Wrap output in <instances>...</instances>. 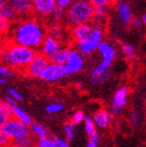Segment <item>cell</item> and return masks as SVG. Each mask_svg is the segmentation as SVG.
Listing matches in <instances>:
<instances>
[{
    "label": "cell",
    "mask_w": 146,
    "mask_h": 147,
    "mask_svg": "<svg viewBox=\"0 0 146 147\" xmlns=\"http://www.w3.org/2000/svg\"><path fill=\"white\" fill-rule=\"evenodd\" d=\"M11 26H12L11 23H9V22L0 18V34L9 32L10 29H11Z\"/></svg>",
    "instance_id": "35"
},
{
    "label": "cell",
    "mask_w": 146,
    "mask_h": 147,
    "mask_svg": "<svg viewBox=\"0 0 146 147\" xmlns=\"http://www.w3.org/2000/svg\"><path fill=\"white\" fill-rule=\"evenodd\" d=\"M6 94L8 97H10L11 99H14V100H16V102H22L23 101V95L20 93V92L18 91L16 89H14V88L12 87H8L6 89Z\"/></svg>",
    "instance_id": "31"
},
{
    "label": "cell",
    "mask_w": 146,
    "mask_h": 147,
    "mask_svg": "<svg viewBox=\"0 0 146 147\" xmlns=\"http://www.w3.org/2000/svg\"><path fill=\"white\" fill-rule=\"evenodd\" d=\"M140 122V115L138 111L136 110H133L132 113L130 115V123L132 125V127H137L138 124Z\"/></svg>",
    "instance_id": "36"
},
{
    "label": "cell",
    "mask_w": 146,
    "mask_h": 147,
    "mask_svg": "<svg viewBox=\"0 0 146 147\" xmlns=\"http://www.w3.org/2000/svg\"><path fill=\"white\" fill-rule=\"evenodd\" d=\"M85 67L84 56L81 54L76 48L71 47L69 51V56L66 63L64 64V69L66 76H72L82 71Z\"/></svg>",
    "instance_id": "7"
},
{
    "label": "cell",
    "mask_w": 146,
    "mask_h": 147,
    "mask_svg": "<svg viewBox=\"0 0 146 147\" xmlns=\"http://www.w3.org/2000/svg\"><path fill=\"white\" fill-rule=\"evenodd\" d=\"M92 30V25L86 24V25H79L75 27L70 28V38L72 41L76 44L81 43L85 39L88 38Z\"/></svg>",
    "instance_id": "14"
},
{
    "label": "cell",
    "mask_w": 146,
    "mask_h": 147,
    "mask_svg": "<svg viewBox=\"0 0 146 147\" xmlns=\"http://www.w3.org/2000/svg\"><path fill=\"white\" fill-rule=\"evenodd\" d=\"M143 26V23H142V20L141 18H134L132 21V24H131V27L135 30H138L140 28Z\"/></svg>",
    "instance_id": "40"
},
{
    "label": "cell",
    "mask_w": 146,
    "mask_h": 147,
    "mask_svg": "<svg viewBox=\"0 0 146 147\" xmlns=\"http://www.w3.org/2000/svg\"><path fill=\"white\" fill-rule=\"evenodd\" d=\"M5 84H6V80L0 78V85H5Z\"/></svg>",
    "instance_id": "44"
},
{
    "label": "cell",
    "mask_w": 146,
    "mask_h": 147,
    "mask_svg": "<svg viewBox=\"0 0 146 147\" xmlns=\"http://www.w3.org/2000/svg\"><path fill=\"white\" fill-rule=\"evenodd\" d=\"M8 147H36L35 145H20V144H16V143H11Z\"/></svg>",
    "instance_id": "41"
},
{
    "label": "cell",
    "mask_w": 146,
    "mask_h": 147,
    "mask_svg": "<svg viewBox=\"0 0 146 147\" xmlns=\"http://www.w3.org/2000/svg\"><path fill=\"white\" fill-rule=\"evenodd\" d=\"M122 51H123V54L125 55L126 57L128 58L131 61H134L136 60V48L135 46L132 45V44L126 43L122 45Z\"/></svg>",
    "instance_id": "26"
},
{
    "label": "cell",
    "mask_w": 146,
    "mask_h": 147,
    "mask_svg": "<svg viewBox=\"0 0 146 147\" xmlns=\"http://www.w3.org/2000/svg\"><path fill=\"white\" fill-rule=\"evenodd\" d=\"M141 20H142V23H143V25H145V26H146V12H145V13L142 14Z\"/></svg>",
    "instance_id": "43"
},
{
    "label": "cell",
    "mask_w": 146,
    "mask_h": 147,
    "mask_svg": "<svg viewBox=\"0 0 146 147\" xmlns=\"http://www.w3.org/2000/svg\"><path fill=\"white\" fill-rule=\"evenodd\" d=\"M9 4L14 7L20 16L29 18L31 14H33L32 0H9Z\"/></svg>",
    "instance_id": "15"
},
{
    "label": "cell",
    "mask_w": 146,
    "mask_h": 147,
    "mask_svg": "<svg viewBox=\"0 0 146 147\" xmlns=\"http://www.w3.org/2000/svg\"><path fill=\"white\" fill-rule=\"evenodd\" d=\"M33 14L35 18L42 22L49 20L51 13L56 8L55 0H32Z\"/></svg>",
    "instance_id": "9"
},
{
    "label": "cell",
    "mask_w": 146,
    "mask_h": 147,
    "mask_svg": "<svg viewBox=\"0 0 146 147\" xmlns=\"http://www.w3.org/2000/svg\"><path fill=\"white\" fill-rule=\"evenodd\" d=\"M92 119L96 127L106 129L112 124V113L107 109H99L94 113Z\"/></svg>",
    "instance_id": "16"
},
{
    "label": "cell",
    "mask_w": 146,
    "mask_h": 147,
    "mask_svg": "<svg viewBox=\"0 0 146 147\" xmlns=\"http://www.w3.org/2000/svg\"><path fill=\"white\" fill-rule=\"evenodd\" d=\"M129 89L126 86H120L112 94L110 101V113L114 115H120L124 113L128 104Z\"/></svg>",
    "instance_id": "8"
},
{
    "label": "cell",
    "mask_w": 146,
    "mask_h": 147,
    "mask_svg": "<svg viewBox=\"0 0 146 147\" xmlns=\"http://www.w3.org/2000/svg\"><path fill=\"white\" fill-rule=\"evenodd\" d=\"M12 76H14V69L8 65H5L4 63L0 62V78L6 80L7 78H10Z\"/></svg>",
    "instance_id": "29"
},
{
    "label": "cell",
    "mask_w": 146,
    "mask_h": 147,
    "mask_svg": "<svg viewBox=\"0 0 146 147\" xmlns=\"http://www.w3.org/2000/svg\"><path fill=\"white\" fill-rule=\"evenodd\" d=\"M85 117H85L84 111H82V110H76V111L73 113V115H72L71 121L75 125H79L81 123H84Z\"/></svg>",
    "instance_id": "32"
},
{
    "label": "cell",
    "mask_w": 146,
    "mask_h": 147,
    "mask_svg": "<svg viewBox=\"0 0 146 147\" xmlns=\"http://www.w3.org/2000/svg\"><path fill=\"white\" fill-rule=\"evenodd\" d=\"M0 62H1V61H0Z\"/></svg>",
    "instance_id": "46"
},
{
    "label": "cell",
    "mask_w": 146,
    "mask_h": 147,
    "mask_svg": "<svg viewBox=\"0 0 146 147\" xmlns=\"http://www.w3.org/2000/svg\"><path fill=\"white\" fill-rule=\"evenodd\" d=\"M55 144H56L57 147H71L69 144V142L66 140V139H62L59 137H54L53 138Z\"/></svg>",
    "instance_id": "39"
},
{
    "label": "cell",
    "mask_w": 146,
    "mask_h": 147,
    "mask_svg": "<svg viewBox=\"0 0 146 147\" xmlns=\"http://www.w3.org/2000/svg\"><path fill=\"white\" fill-rule=\"evenodd\" d=\"M66 21V9L56 7L51 13L50 18L48 20L49 24H58V25H64Z\"/></svg>",
    "instance_id": "22"
},
{
    "label": "cell",
    "mask_w": 146,
    "mask_h": 147,
    "mask_svg": "<svg viewBox=\"0 0 146 147\" xmlns=\"http://www.w3.org/2000/svg\"><path fill=\"white\" fill-rule=\"evenodd\" d=\"M47 35L53 37L58 41L62 43V41H66V36H70V32H66V28L64 25H58V24H49L46 27Z\"/></svg>",
    "instance_id": "17"
},
{
    "label": "cell",
    "mask_w": 146,
    "mask_h": 147,
    "mask_svg": "<svg viewBox=\"0 0 146 147\" xmlns=\"http://www.w3.org/2000/svg\"><path fill=\"white\" fill-rule=\"evenodd\" d=\"M66 75L64 65L53 63V62H48V64L44 67L42 73L39 75L38 78L41 81L46 83H56L60 81Z\"/></svg>",
    "instance_id": "10"
},
{
    "label": "cell",
    "mask_w": 146,
    "mask_h": 147,
    "mask_svg": "<svg viewBox=\"0 0 146 147\" xmlns=\"http://www.w3.org/2000/svg\"><path fill=\"white\" fill-rule=\"evenodd\" d=\"M114 1H116V2H118V1H121V0H114Z\"/></svg>",
    "instance_id": "45"
},
{
    "label": "cell",
    "mask_w": 146,
    "mask_h": 147,
    "mask_svg": "<svg viewBox=\"0 0 146 147\" xmlns=\"http://www.w3.org/2000/svg\"><path fill=\"white\" fill-rule=\"evenodd\" d=\"M35 146L36 147H57L56 144H55V142H54V140L51 139V138H49V137L38 139Z\"/></svg>",
    "instance_id": "30"
},
{
    "label": "cell",
    "mask_w": 146,
    "mask_h": 147,
    "mask_svg": "<svg viewBox=\"0 0 146 147\" xmlns=\"http://www.w3.org/2000/svg\"><path fill=\"white\" fill-rule=\"evenodd\" d=\"M75 0H55V3H56V7H60V8L68 9Z\"/></svg>",
    "instance_id": "37"
},
{
    "label": "cell",
    "mask_w": 146,
    "mask_h": 147,
    "mask_svg": "<svg viewBox=\"0 0 146 147\" xmlns=\"http://www.w3.org/2000/svg\"><path fill=\"white\" fill-rule=\"evenodd\" d=\"M30 130H31V134L33 136H35V137H37L38 139L49 137V130L42 124L33 123L30 126Z\"/></svg>",
    "instance_id": "23"
},
{
    "label": "cell",
    "mask_w": 146,
    "mask_h": 147,
    "mask_svg": "<svg viewBox=\"0 0 146 147\" xmlns=\"http://www.w3.org/2000/svg\"><path fill=\"white\" fill-rule=\"evenodd\" d=\"M9 32L10 42L35 50L40 48L44 38L47 35V30L43 22L35 16L24 18L16 21L12 24Z\"/></svg>",
    "instance_id": "1"
},
{
    "label": "cell",
    "mask_w": 146,
    "mask_h": 147,
    "mask_svg": "<svg viewBox=\"0 0 146 147\" xmlns=\"http://www.w3.org/2000/svg\"><path fill=\"white\" fill-rule=\"evenodd\" d=\"M69 47H66V46H62L59 50L57 51L55 54H53L51 57L48 58V60L50 62L56 64H60V65H64L66 63V59H68V56H69Z\"/></svg>",
    "instance_id": "21"
},
{
    "label": "cell",
    "mask_w": 146,
    "mask_h": 147,
    "mask_svg": "<svg viewBox=\"0 0 146 147\" xmlns=\"http://www.w3.org/2000/svg\"><path fill=\"white\" fill-rule=\"evenodd\" d=\"M18 18H20V16L18 14V12L14 10V7L9 3L3 6L2 8H0V18L1 20H4V21L14 24L18 21Z\"/></svg>",
    "instance_id": "19"
},
{
    "label": "cell",
    "mask_w": 146,
    "mask_h": 147,
    "mask_svg": "<svg viewBox=\"0 0 146 147\" xmlns=\"http://www.w3.org/2000/svg\"><path fill=\"white\" fill-rule=\"evenodd\" d=\"M45 110L46 113H49V115H57V113H62L64 110V104L62 102H57V101L50 102L46 105Z\"/></svg>",
    "instance_id": "28"
},
{
    "label": "cell",
    "mask_w": 146,
    "mask_h": 147,
    "mask_svg": "<svg viewBox=\"0 0 146 147\" xmlns=\"http://www.w3.org/2000/svg\"><path fill=\"white\" fill-rule=\"evenodd\" d=\"M37 50L9 41L0 48V61L12 69L24 71L37 55Z\"/></svg>",
    "instance_id": "2"
},
{
    "label": "cell",
    "mask_w": 146,
    "mask_h": 147,
    "mask_svg": "<svg viewBox=\"0 0 146 147\" xmlns=\"http://www.w3.org/2000/svg\"><path fill=\"white\" fill-rule=\"evenodd\" d=\"M95 8L90 0H75L66 9V21L69 27L79 25H91L95 18Z\"/></svg>",
    "instance_id": "4"
},
{
    "label": "cell",
    "mask_w": 146,
    "mask_h": 147,
    "mask_svg": "<svg viewBox=\"0 0 146 147\" xmlns=\"http://www.w3.org/2000/svg\"><path fill=\"white\" fill-rule=\"evenodd\" d=\"M105 37V28L101 24H95L92 25V30L90 35L87 39H85L81 43L76 44V49H77L83 56H87L95 51L98 50L100 44L104 41Z\"/></svg>",
    "instance_id": "5"
},
{
    "label": "cell",
    "mask_w": 146,
    "mask_h": 147,
    "mask_svg": "<svg viewBox=\"0 0 146 147\" xmlns=\"http://www.w3.org/2000/svg\"><path fill=\"white\" fill-rule=\"evenodd\" d=\"M3 131L9 138L11 143H18L24 138L32 135L31 134L30 126L20 122L14 117H11L3 127Z\"/></svg>",
    "instance_id": "6"
},
{
    "label": "cell",
    "mask_w": 146,
    "mask_h": 147,
    "mask_svg": "<svg viewBox=\"0 0 146 147\" xmlns=\"http://www.w3.org/2000/svg\"><path fill=\"white\" fill-rule=\"evenodd\" d=\"M62 47V42L58 41L55 38H53V37L49 36V35H46V37L44 38L43 42H42L41 46H40L39 49H40V53L41 54H43L44 56L49 58L53 54H55Z\"/></svg>",
    "instance_id": "13"
},
{
    "label": "cell",
    "mask_w": 146,
    "mask_h": 147,
    "mask_svg": "<svg viewBox=\"0 0 146 147\" xmlns=\"http://www.w3.org/2000/svg\"><path fill=\"white\" fill-rule=\"evenodd\" d=\"M11 117L10 106L4 100H0V129H2Z\"/></svg>",
    "instance_id": "20"
},
{
    "label": "cell",
    "mask_w": 146,
    "mask_h": 147,
    "mask_svg": "<svg viewBox=\"0 0 146 147\" xmlns=\"http://www.w3.org/2000/svg\"><path fill=\"white\" fill-rule=\"evenodd\" d=\"M77 125L74 124L72 121H68L64 125V139L68 142H71L75 139L77 135Z\"/></svg>",
    "instance_id": "25"
},
{
    "label": "cell",
    "mask_w": 146,
    "mask_h": 147,
    "mask_svg": "<svg viewBox=\"0 0 146 147\" xmlns=\"http://www.w3.org/2000/svg\"><path fill=\"white\" fill-rule=\"evenodd\" d=\"M98 142H99V134L98 132L96 134H94L93 136L89 138V140L87 142L85 147H98Z\"/></svg>",
    "instance_id": "34"
},
{
    "label": "cell",
    "mask_w": 146,
    "mask_h": 147,
    "mask_svg": "<svg viewBox=\"0 0 146 147\" xmlns=\"http://www.w3.org/2000/svg\"><path fill=\"white\" fill-rule=\"evenodd\" d=\"M97 51L100 55L101 60L92 69L90 73V81L94 85L103 84L110 80V78L112 77L110 69L116 59V47L112 41L104 40L100 44Z\"/></svg>",
    "instance_id": "3"
},
{
    "label": "cell",
    "mask_w": 146,
    "mask_h": 147,
    "mask_svg": "<svg viewBox=\"0 0 146 147\" xmlns=\"http://www.w3.org/2000/svg\"><path fill=\"white\" fill-rule=\"evenodd\" d=\"M49 62L48 58L46 56H44L43 54H41L40 52L37 53V55L35 56V58L30 62V64L26 67V69L24 71V73L27 75L28 77H36L38 78L39 75L42 73V71L44 69V67H46Z\"/></svg>",
    "instance_id": "12"
},
{
    "label": "cell",
    "mask_w": 146,
    "mask_h": 147,
    "mask_svg": "<svg viewBox=\"0 0 146 147\" xmlns=\"http://www.w3.org/2000/svg\"><path fill=\"white\" fill-rule=\"evenodd\" d=\"M84 130H85V133L87 134L88 137H91L93 136L94 134L97 133V130H96V126L93 122V119L89 117H85V121H84Z\"/></svg>",
    "instance_id": "27"
},
{
    "label": "cell",
    "mask_w": 146,
    "mask_h": 147,
    "mask_svg": "<svg viewBox=\"0 0 146 147\" xmlns=\"http://www.w3.org/2000/svg\"><path fill=\"white\" fill-rule=\"evenodd\" d=\"M8 3H9V0H0V8H2L3 6H5Z\"/></svg>",
    "instance_id": "42"
},
{
    "label": "cell",
    "mask_w": 146,
    "mask_h": 147,
    "mask_svg": "<svg viewBox=\"0 0 146 147\" xmlns=\"http://www.w3.org/2000/svg\"><path fill=\"white\" fill-rule=\"evenodd\" d=\"M95 7L102 6V5H112L114 0H90Z\"/></svg>",
    "instance_id": "38"
},
{
    "label": "cell",
    "mask_w": 146,
    "mask_h": 147,
    "mask_svg": "<svg viewBox=\"0 0 146 147\" xmlns=\"http://www.w3.org/2000/svg\"><path fill=\"white\" fill-rule=\"evenodd\" d=\"M116 18L119 20V23L124 27H130L134 16H133V10L130 3L127 1H118L116 4Z\"/></svg>",
    "instance_id": "11"
},
{
    "label": "cell",
    "mask_w": 146,
    "mask_h": 147,
    "mask_svg": "<svg viewBox=\"0 0 146 147\" xmlns=\"http://www.w3.org/2000/svg\"><path fill=\"white\" fill-rule=\"evenodd\" d=\"M9 106H10V109H11L12 117H14L16 119L20 121V122L24 123V124L28 125V126H31L33 124V119L31 117V115L24 108H22L21 106L18 105V103L11 104V105Z\"/></svg>",
    "instance_id": "18"
},
{
    "label": "cell",
    "mask_w": 146,
    "mask_h": 147,
    "mask_svg": "<svg viewBox=\"0 0 146 147\" xmlns=\"http://www.w3.org/2000/svg\"><path fill=\"white\" fill-rule=\"evenodd\" d=\"M11 144V141L9 140V138L4 133L3 129H0V147H8Z\"/></svg>",
    "instance_id": "33"
},
{
    "label": "cell",
    "mask_w": 146,
    "mask_h": 147,
    "mask_svg": "<svg viewBox=\"0 0 146 147\" xmlns=\"http://www.w3.org/2000/svg\"><path fill=\"white\" fill-rule=\"evenodd\" d=\"M110 6L112 5H102V6H97L95 8V18L93 23L101 24L103 25V22L105 21L106 16L110 14Z\"/></svg>",
    "instance_id": "24"
}]
</instances>
